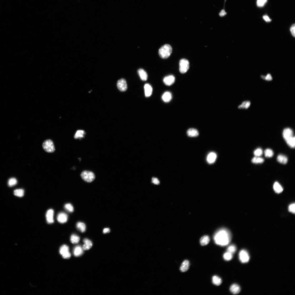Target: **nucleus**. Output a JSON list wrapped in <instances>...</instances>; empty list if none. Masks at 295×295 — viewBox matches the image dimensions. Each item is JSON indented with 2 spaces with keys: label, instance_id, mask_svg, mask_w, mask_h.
Returning a JSON list of instances; mask_svg holds the SVG:
<instances>
[{
  "label": "nucleus",
  "instance_id": "1",
  "mask_svg": "<svg viewBox=\"0 0 295 295\" xmlns=\"http://www.w3.org/2000/svg\"><path fill=\"white\" fill-rule=\"evenodd\" d=\"M231 239L230 233L225 230H221L216 234L214 239L216 244L221 246H225L228 244Z\"/></svg>",
  "mask_w": 295,
  "mask_h": 295
},
{
  "label": "nucleus",
  "instance_id": "2",
  "mask_svg": "<svg viewBox=\"0 0 295 295\" xmlns=\"http://www.w3.org/2000/svg\"><path fill=\"white\" fill-rule=\"evenodd\" d=\"M172 48L170 45L168 44H165L159 49V55L162 58H167L170 56L172 53Z\"/></svg>",
  "mask_w": 295,
  "mask_h": 295
},
{
  "label": "nucleus",
  "instance_id": "3",
  "mask_svg": "<svg viewBox=\"0 0 295 295\" xmlns=\"http://www.w3.org/2000/svg\"><path fill=\"white\" fill-rule=\"evenodd\" d=\"M43 150L48 153H53L55 151L53 142L51 140L48 139L43 143L42 145Z\"/></svg>",
  "mask_w": 295,
  "mask_h": 295
},
{
  "label": "nucleus",
  "instance_id": "4",
  "mask_svg": "<svg viewBox=\"0 0 295 295\" xmlns=\"http://www.w3.org/2000/svg\"><path fill=\"white\" fill-rule=\"evenodd\" d=\"M81 178L85 182L90 183L93 181L95 179V175L92 172L87 171H84L81 174Z\"/></svg>",
  "mask_w": 295,
  "mask_h": 295
},
{
  "label": "nucleus",
  "instance_id": "5",
  "mask_svg": "<svg viewBox=\"0 0 295 295\" xmlns=\"http://www.w3.org/2000/svg\"><path fill=\"white\" fill-rule=\"evenodd\" d=\"M189 67V61L186 59H182L179 63V70L182 73H186L188 70Z\"/></svg>",
  "mask_w": 295,
  "mask_h": 295
},
{
  "label": "nucleus",
  "instance_id": "6",
  "mask_svg": "<svg viewBox=\"0 0 295 295\" xmlns=\"http://www.w3.org/2000/svg\"><path fill=\"white\" fill-rule=\"evenodd\" d=\"M239 257L240 260L243 263H247L249 261V255L245 250L243 249L240 251L239 253Z\"/></svg>",
  "mask_w": 295,
  "mask_h": 295
},
{
  "label": "nucleus",
  "instance_id": "7",
  "mask_svg": "<svg viewBox=\"0 0 295 295\" xmlns=\"http://www.w3.org/2000/svg\"><path fill=\"white\" fill-rule=\"evenodd\" d=\"M117 86L118 89L121 92L126 91L127 90V86L126 80L122 78L118 80Z\"/></svg>",
  "mask_w": 295,
  "mask_h": 295
},
{
  "label": "nucleus",
  "instance_id": "8",
  "mask_svg": "<svg viewBox=\"0 0 295 295\" xmlns=\"http://www.w3.org/2000/svg\"><path fill=\"white\" fill-rule=\"evenodd\" d=\"M283 135V138L286 141L293 137L292 130L289 128H286L284 130Z\"/></svg>",
  "mask_w": 295,
  "mask_h": 295
},
{
  "label": "nucleus",
  "instance_id": "9",
  "mask_svg": "<svg viewBox=\"0 0 295 295\" xmlns=\"http://www.w3.org/2000/svg\"><path fill=\"white\" fill-rule=\"evenodd\" d=\"M54 211L52 209L48 210L46 214V218L47 223L49 224L53 223L54 222Z\"/></svg>",
  "mask_w": 295,
  "mask_h": 295
},
{
  "label": "nucleus",
  "instance_id": "10",
  "mask_svg": "<svg viewBox=\"0 0 295 295\" xmlns=\"http://www.w3.org/2000/svg\"><path fill=\"white\" fill-rule=\"evenodd\" d=\"M68 216L66 213L61 212L58 213L57 217V219L58 222L62 224L66 223L67 221Z\"/></svg>",
  "mask_w": 295,
  "mask_h": 295
},
{
  "label": "nucleus",
  "instance_id": "11",
  "mask_svg": "<svg viewBox=\"0 0 295 295\" xmlns=\"http://www.w3.org/2000/svg\"><path fill=\"white\" fill-rule=\"evenodd\" d=\"M175 78L172 75H169L165 77L164 79V83L167 86H169L173 85L175 82Z\"/></svg>",
  "mask_w": 295,
  "mask_h": 295
},
{
  "label": "nucleus",
  "instance_id": "12",
  "mask_svg": "<svg viewBox=\"0 0 295 295\" xmlns=\"http://www.w3.org/2000/svg\"><path fill=\"white\" fill-rule=\"evenodd\" d=\"M144 88L145 96L146 97H150L153 92V88L149 84H146L145 85Z\"/></svg>",
  "mask_w": 295,
  "mask_h": 295
},
{
  "label": "nucleus",
  "instance_id": "13",
  "mask_svg": "<svg viewBox=\"0 0 295 295\" xmlns=\"http://www.w3.org/2000/svg\"><path fill=\"white\" fill-rule=\"evenodd\" d=\"M190 267L189 262L187 260H184L182 263L180 270L182 272H185L189 269Z\"/></svg>",
  "mask_w": 295,
  "mask_h": 295
},
{
  "label": "nucleus",
  "instance_id": "14",
  "mask_svg": "<svg viewBox=\"0 0 295 295\" xmlns=\"http://www.w3.org/2000/svg\"><path fill=\"white\" fill-rule=\"evenodd\" d=\"M230 290L233 294H237L239 293L241 291L240 286L237 284H233L230 287Z\"/></svg>",
  "mask_w": 295,
  "mask_h": 295
},
{
  "label": "nucleus",
  "instance_id": "15",
  "mask_svg": "<svg viewBox=\"0 0 295 295\" xmlns=\"http://www.w3.org/2000/svg\"><path fill=\"white\" fill-rule=\"evenodd\" d=\"M84 244L83 246V249L84 250H87L90 249L92 246V242L87 239H85L83 240Z\"/></svg>",
  "mask_w": 295,
  "mask_h": 295
},
{
  "label": "nucleus",
  "instance_id": "16",
  "mask_svg": "<svg viewBox=\"0 0 295 295\" xmlns=\"http://www.w3.org/2000/svg\"><path fill=\"white\" fill-rule=\"evenodd\" d=\"M172 95L171 93L169 92H165L162 95V99L165 102H168L170 101L172 99Z\"/></svg>",
  "mask_w": 295,
  "mask_h": 295
},
{
  "label": "nucleus",
  "instance_id": "17",
  "mask_svg": "<svg viewBox=\"0 0 295 295\" xmlns=\"http://www.w3.org/2000/svg\"><path fill=\"white\" fill-rule=\"evenodd\" d=\"M187 134L190 137H196L199 135V132L196 129L191 128L187 131Z\"/></svg>",
  "mask_w": 295,
  "mask_h": 295
},
{
  "label": "nucleus",
  "instance_id": "18",
  "mask_svg": "<svg viewBox=\"0 0 295 295\" xmlns=\"http://www.w3.org/2000/svg\"><path fill=\"white\" fill-rule=\"evenodd\" d=\"M138 73L140 78L143 81H146L148 78V75L146 72L144 70L141 69H139Z\"/></svg>",
  "mask_w": 295,
  "mask_h": 295
},
{
  "label": "nucleus",
  "instance_id": "19",
  "mask_svg": "<svg viewBox=\"0 0 295 295\" xmlns=\"http://www.w3.org/2000/svg\"><path fill=\"white\" fill-rule=\"evenodd\" d=\"M83 249L79 246L76 247L73 250V254L76 257H78L82 255L83 253Z\"/></svg>",
  "mask_w": 295,
  "mask_h": 295
},
{
  "label": "nucleus",
  "instance_id": "20",
  "mask_svg": "<svg viewBox=\"0 0 295 295\" xmlns=\"http://www.w3.org/2000/svg\"><path fill=\"white\" fill-rule=\"evenodd\" d=\"M210 241V238L208 235L203 236L200 239V244L202 246L207 245Z\"/></svg>",
  "mask_w": 295,
  "mask_h": 295
},
{
  "label": "nucleus",
  "instance_id": "21",
  "mask_svg": "<svg viewBox=\"0 0 295 295\" xmlns=\"http://www.w3.org/2000/svg\"><path fill=\"white\" fill-rule=\"evenodd\" d=\"M277 160L279 163L285 164L287 163L288 159L285 156L282 154H280L278 156Z\"/></svg>",
  "mask_w": 295,
  "mask_h": 295
},
{
  "label": "nucleus",
  "instance_id": "22",
  "mask_svg": "<svg viewBox=\"0 0 295 295\" xmlns=\"http://www.w3.org/2000/svg\"><path fill=\"white\" fill-rule=\"evenodd\" d=\"M273 188L276 193L278 194L281 193L283 190L282 187L277 182H276L274 183Z\"/></svg>",
  "mask_w": 295,
  "mask_h": 295
},
{
  "label": "nucleus",
  "instance_id": "23",
  "mask_svg": "<svg viewBox=\"0 0 295 295\" xmlns=\"http://www.w3.org/2000/svg\"><path fill=\"white\" fill-rule=\"evenodd\" d=\"M216 154L214 153H211L209 155L207 158V160L209 164H212L214 162L216 159Z\"/></svg>",
  "mask_w": 295,
  "mask_h": 295
},
{
  "label": "nucleus",
  "instance_id": "24",
  "mask_svg": "<svg viewBox=\"0 0 295 295\" xmlns=\"http://www.w3.org/2000/svg\"><path fill=\"white\" fill-rule=\"evenodd\" d=\"M76 227L77 229L81 232L83 233L86 231V225L83 223L78 222L76 224Z\"/></svg>",
  "mask_w": 295,
  "mask_h": 295
},
{
  "label": "nucleus",
  "instance_id": "25",
  "mask_svg": "<svg viewBox=\"0 0 295 295\" xmlns=\"http://www.w3.org/2000/svg\"><path fill=\"white\" fill-rule=\"evenodd\" d=\"M212 282L213 284L217 286H219L222 283V280L217 276H213L212 277Z\"/></svg>",
  "mask_w": 295,
  "mask_h": 295
},
{
  "label": "nucleus",
  "instance_id": "26",
  "mask_svg": "<svg viewBox=\"0 0 295 295\" xmlns=\"http://www.w3.org/2000/svg\"><path fill=\"white\" fill-rule=\"evenodd\" d=\"M80 240L79 237L77 235L73 234L71 235L70 238L71 242L73 244L78 243Z\"/></svg>",
  "mask_w": 295,
  "mask_h": 295
},
{
  "label": "nucleus",
  "instance_id": "27",
  "mask_svg": "<svg viewBox=\"0 0 295 295\" xmlns=\"http://www.w3.org/2000/svg\"><path fill=\"white\" fill-rule=\"evenodd\" d=\"M85 132L83 130H78L77 131L75 135L74 138L75 139L81 138L84 137Z\"/></svg>",
  "mask_w": 295,
  "mask_h": 295
},
{
  "label": "nucleus",
  "instance_id": "28",
  "mask_svg": "<svg viewBox=\"0 0 295 295\" xmlns=\"http://www.w3.org/2000/svg\"><path fill=\"white\" fill-rule=\"evenodd\" d=\"M14 194L16 196L19 197H23L24 195V190L22 189H16L14 190Z\"/></svg>",
  "mask_w": 295,
  "mask_h": 295
},
{
  "label": "nucleus",
  "instance_id": "29",
  "mask_svg": "<svg viewBox=\"0 0 295 295\" xmlns=\"http://www.w3.org/2000/svg\"><path fill=\"white\" fill-rule=\"evenodd\" d=\"M264 161V159L259 157H256L254 158L252 160V163L254 164H262L263 163Z\"/></svg>",
  "mask_w": 295,
  "mask_h": 295
},
{
  "label": "nucleus",
  "instance_id": "30",
  "mask_svg": "<svg viewBox=\"0 0 295 295\" xmlns=\"http://www.w3.org/2000/svg\"><path fill=\"white\" fill-rule=\"evenodd\" d=\"M60 254L62 255L64 254L69 252V247L67 245H63L60 248Z\"/></svg>",
  "mask_w": 295,
  "mask_h": 295
},
{
  "label": "nucleus",
  "instance_id": "31",
  "mask_svg": "<svg viewBox=\"0 0 295 295\" xmlns=\"http://www.w3.org/2000/svg\"><path fill=\"white\" fill-rule=\"evenodd\" d=\"M295 138L294 136L288 140L286 141L289 146L292 148H294L295 146Z\"/></svg>",
  "mask_w": 295,
  "mask_h": 295
},
{
  "label": "nucleus",
  "instance_id": "32",
  "mask_svg": "<svg viewBox=\"0 0 295 295\" xmlns=\"http://www.w3.org/2000/svg\"><path fill=\"white\" fill-rule=\"evenodd\" d=\"M237 250V247L235 245H232L228 247L227 249V252L233 254L236 252Z\"/></svg>",
  "mask_w": 295,
  "mask_h": 295
},
{
  "label": "nucleus",
  "instance_id": "33",
  "mask_svg": "<svg viewBox=\"0 0 295 295\" xmlns=\"http://www.w3.org/2000/svg\"><path fill=\"white\" fill-rule=\"evenodd\" d=\"M264 154L266 157L267 158H271L274 155V152L271 149H267L266 150L264 151Z\"/></svg>",
  "mask_w": 295,
  "mask_h": 295
},
{
  "label": "nucleus",
  "instance_id": "34",
  "mask_svg": "<svg viewBox=\"0 0 295 295\" xmlns=\"http://www.w3.org/2000/svg\"><path fill=\"white\" fill-rule=\"evenodd\" d=\"M65 209L69 212H72L74 209L72 205L70 203H67L65 204L64 206Z\"/></svg>",
  "mask_w": 295,
  "mask_h": 295
},
{
  "label": "nucleus",
  "instance_id": "35",
  "mask_svg": "<svg viewBox=\"0 0 295 295\" xmlns=\"http://www.w3.org/2000/svg\"><path fill=\"white\" fill-rule=\"evenodd\" d=\"M223 257L225 260L229 261L232 259L233 254L229 253L227 252L224 254Z\"/></svg>",
  "mask_w": 295,
  "mask_h": 295
},
{
  "label": "nucleus",
  "instance_id": "36",
  "mask_svg": "<svg viewBox=\"0 0 295 295\" xmlns=\"http://www.w3.org/2000/svg\"><path fill=\"white\" fill-rule=\"evenodd\" d=\"M17 183V181L16 179L14 178H12L9 180L8 184L9 186L12 187L16 185Z\"/></svg>",
  "mask_w": 295,
  "mask_h": 295
},
{
  "label": "nucleus",
  "instance_id": "37",
  "mask_svg": "<svg viewBox=\"0 0 295 295\" xmlns=\"http://www.w3.org/2000/svg\"><path fill=\"white\" fill-rule=\"evenodd\" d=\"M268 0H257V5L258 7H262L267 3Z\"/></svg>",
  "mask_w": 295,
  "mask_h": 295
},
{
  "label": "nucleus",
  "instance_id": "38",
  "mask_svg": "<svg viewBox=\"0 0 295 295\" xmlns=\"http://www.w3.org/2000/svg\"><path fill=\"white\" fill-rule=\"evenodd\" d=\"M254 154L255 156H260L263 154V150L260 148H258L254 151Z\"/></svg>",
  "mask_w": 295,
  "mask_h": 295
},
{
  "label": "nucleus",
  "instance_id": "39",
  "mask_svg": "<svg viewBox=\"0 0 295 295\" xmlns=\"http://www.w3.org/2000/svg\"><path fill=\"white\" fill-rule=\"evenodd\" d=\"M295 204H291L289 207V211L293 213H295Z\"/></svg>",
  "mask_w": 295,
  "mask_h": 295
},
{
  "label": "nucleus",
  "instance_id": "40",
  "mask_svg": "<svg viewBox=\"0 0 295 295\" xmlns=\"http://www.w3.org/2000/svg\"><path fill=\"white\" fill-rule=\"evenodd\" d=\"M62 256L64 259H69L71 257V255L70 253L69 252H68L64 254Z\"/></svg>",
  "mask_w": 295,
  "mask_h": 295
},
{
  "label": "nucleus",
  "instance_id": "41",
  "mask_svg": "<svg viewBox=\"0 0 295 295\" xmlns=\"http://www.w3.org/2000/svg\"><path fill=\"white\" fill-rule=\"evenodd\" d=\"M227 13L226 12L224 9L221 10L219 13V16L221 17H224L227 14Z\"/></svg>",
  "mask_w": 295,
  "mask_h": 295
},
{
  "label": "nucleus",
  "instance_id": "42",
  "mask_svg": "<svg viewBox=\"0 0 295 295\" xmlns=\"http://www.w3.org/2000/svg\"><path fill=\"white\" fill-rule=\"evenodd\" d=\"M295 24H294L292 25L290 28L291 34L294 37H295Z\"/></svg>",
  "mask_w": 295,
  "mask_h": 295
},
{
  "label": "nucleus",
  "instance_id": "43",
  "mask_svg": "<svg viewBox=\"0 0 295 295\" xmlns=\"http://www.w3.org/2000/svg\"><path fill=\"white\" fill-rule=\"evenodd\" d=\"M152 182L153 184L156 185H158L160 183V181L158 179L156 178H153L152 179Z\"/></svg>",
  "mask_w": 295,
  "mask_h": 295
},
{
  "label": "nucleus",
  "instance_id": "44",
  "mask_svg": "<svg viewBox=\"0 0 295 295\" xmlns=\"http://www.w3.org/2000/svg\"><path fill=\"white\" fill-rule=\"evenodd\" d=\"M263 19L266 22H271V19L267 15H264L263 16Z\"/></svg>",
  "mask_w": 295,
  "mask_h": 295
},
{
  "label": "nucleus",
  "instance_id": "45",
  "mask_svg": "<svg viewBox=\"0 0 295 295\" xmlns=\"http://www.w3.org/2000/svg\"><path fill=\"white\" fill-rule=\"evenodd\" d=\"M246 102L247 101H245L243 102L242 104L239 106L238 108L240 109L245 108Z\"/></svg>",
  "mask_w": 295,
  "mask_h": 295
},
{
  "label": "nucleus",
  "instance_id": "46",
  "mask_svg": "<svg viewBox=\"0 0 295 295\" xmlns=\"http://www.w3.org/2000/svg\"><path fill=\"white\" fill-rule=\"evenodd\" d=\"M272 79V77L270 74H268L266 76H265L264 80L269 81H271Z\"/></svg>",
  "mask_w": 295,
  "mask_h": 295
},
{
  "label": "nucleus",
  "instance_id": "47",
  "mask_svg": "<svg viewBox=\"0 0 295 295\" xmlns=\"http://www.w3.org/2000/svg\"><path fill=\"white\" fill-rule=\"evenodd\" d=\"M110 232V229L108 228H106L104 229L103 230V233L104 234L109 233Z\"/></svg>",
  "mask_w": 295,
  "mask_h": 295
},
{
  "label": "nucleus",
  "instance_id": "48",
  "mask_svg": "<svg viewBox=\"0 0 295 295\" xmlns=\"http://www.w3.org/2000/svg\"><path fill=\"white\" fill-rule=\"evenodd\" d=\"M250 104V101H247L246 103L245 109H247L249 107Z\"/></svg>",
  "mask_w": 295,
  "mask_h": 295
}]
</instances>
